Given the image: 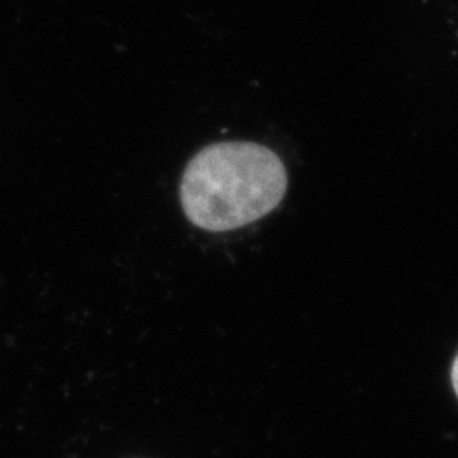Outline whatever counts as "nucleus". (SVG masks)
<instances>
[{
  "mask_svg": "<svg viewBox=\"0 0 458 458\" xmlns=\"http://www.w3.org/2000/svg\"><path fill=\"white\" fill-rule=\"evenodd\" d=\"M287 191L282 160L257 143L228 141L202 149L181 185L183 211L208 231L242 228L276 209Z\"/></svg>",
  "mask_w": 458,
  "mask_h": 458,
  "instance_id": "f257e3e1",
  "label": "nucleus"
},
{
  "mask_svg": "<svg viewBox=\"0 0 458 458\" xmlns=\"http://www.w3.org/2000/svg\"><path fill=\"white\" fill-rule=\"evenodd\" d=\"M452 386H454V391H455L458 397V353L455 360H454V365H452Z\"/></svg>",
  "mask_w": 458,
  "mask_h": 458,
  "instance_id": "f03ea898",
  "label": "nucleus"
}]
</instances>
